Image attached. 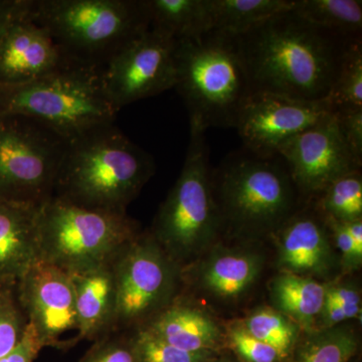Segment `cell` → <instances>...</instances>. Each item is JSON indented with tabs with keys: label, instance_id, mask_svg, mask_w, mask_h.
I'll use <instances>...</instances> for the list:
<instances>
[{
	"label": "cell",
	"instance_id": "32",
	"mask_svg": "<svg viewBox=\"0 0 362 362\" xmlns=\"http://www.w3.org/2000/svg\"><path fill=\"white\" fill-rule=\"evenodd\" d=\"M81 362H140L130 331H116L94 341Z\"/></svg>",
	"mask_w": 362,
	"mask_h": 362
},
{
	"label": "cell",
	"instance_id": "12",
	"mask_svg": "<svg viewBox=\"0 0 362 362\" xmlns=\"http://www.w3.org/2000/svg\"><path fill=\"white\" fill-rule=\"evenodd\" d=\"M16 296L44 347L71 349L66 335H73L80 342L75 289L70 274L39 259L18 281Z\"/></svg>",
	"mask_w": 362,
	"mask_h": 362
},
{
	"label": "cell",
	"instance_id": "33",
	"mask_svg": "<svg viewBox=\"0 0 362 362\" xmlns=\"http://www.w3.org/2000/svg\"><path fill=\"white\" fill-rule=\"evenodd\" d=\"M338 130L350 153L362 165V107L332 111Z\"/></svg>",
	"mask_w": 362,
	"mask_h": 362
},
{
	"label": "cell",
	"instance_id": "5",
	"mask_svg": "<svg viewBox=\"0 0 362 362\" xmlns=\"http://www.w3.org/2000/svg\"><path fill=\"white\" fill-rule=\"evenodd\" d=\"M118 109L103 82V68L68 62L26 84L0 87V114L33 119L70 142L115 122Z\"/></svg>",
	"mask_w": 362,
	"mask_h": 362
},
{
	"label": "cell",
	"instance_id": "4",
	"mask_svg": "<svg viewBox=\"0 0 362 362\" xmlns=\"http://www.w3.org/2000/svg\"><path fill=\"white\" fill-rule=\"evenodd\" d=\"M213 187L223 228L244 239L273 235L299 209V190L280 156L230 154L213 171Z\"/></svg>",
	"mask_w": 362,
	"mask_h": 362
},
{
	"label": "cell",
	"instance_id": "7",
	"mask_svg": "<svg viewBox=\"0 0 362 362\" xmlns=\"http://www.w3.org/2000/svg\"><path fill=\"white\" fill-rule=\"evenodd\" d=\"M206 132L190 126L189 144L180 177L149 230L181 270L216 246L223 230L214 199Z\"/></svg>",
	"mask_w": 362,
	"mask_h": 362
},
{
	"label": "cell",
	"instance_id": "24",
	"mask_svg": "<svg viewBox=\"0 0 362 362\" xmlns=\"http://www.w3.org/2000/svg\"><path fill=\"white\" fill-rule=\"evenodd\" d=\"M283 362H349L358 349V339L341 325L302 333Z\"/></svg>",
	"mask_w": 362,
	"mask_h": 362
},
{
	"label": "cell",
	"instance_id": "34",
	"mask_svg": "<svg viewBox=\"0 0 362 362\" xmlns=\"http://www.w3.org/2000/svg\"><path fill=\"white\" fill-rule=\"evenodd\" d=\"M325 225L329 232L330 239L337 246L341 256L343 266L347 270H356L361 267L362 262V251L357 249L354 240L345 228L344 223L334 218L323 216Z\"/></svg>",
	"mask_w": 362,
	"mask_h": 362
},
{
	"label": "cell",
	"instance_id": "13",
	"mask_svg": "<svg viewBox=\"0 0 362 362\" xmlns=\"http://www.w3.org/2000/svg\"><path fill=\"white\" fill-rule=\"evenodd\" d=\"M332 112L327 100L306 101L252 93L240 109L235 128L245 149L258 156H278L279 150Z\"/></svg>",
	"mask_w": 362,
	"mask_h": 362
},
{
	"label": "cell",
	"instance_id": "2",
	"mask_svg": "<svg viewBox=\"0 0 362 362\" xmlns=\"http://www.w3.org/2000/svg\"><path fill=\"white\" fill-rule=\"evenodd\" d=\"M154 173L153 158L108 124L68 142L52 195L89 209L126 211Z\"/></svg>",
	"mask_w": 362,
	"mask_h": 362
},
{
	"label": "cell",
	"instance_id": "14",
	"mask_svg": "<svg viewBox=\"0 0 362 362\" xmlns=\"http://www.w3.org/2000/svg\"><path fill=\"white\" fill-rule=\"evenodd\" d=\"M300 194L315 197L332 181L361 166L350 153L331 112L279 150Z\"/></svg>",
	"mask_w": 362,
	"mask_h": 362
},
{
	"label": "cell",
	"instance_id": "36",
	"mask_svg": "<svg viewBox=\"0 0 362 362\" xmlns=\"http://www.w3.org/2000/svg\"><path fill=\"white\" fill-rule=\"evenodd\" d=\"M44 349L37 331L28 323L25 335L21 342L11 352L2 357L0 362H33Z\"/></svg>",
	"mask_w": 362,
	"mask_h": 362
},
{
	"label": "cell",
	"instance_id": "3",
	"mask_svg": "<svg viewBox=\"0 0 362 362\" xmlns=\"http://www.w3.org/2000/svg\"><path fill=\"white\" fill-rule=\"evenodd\" d=\"M175 69L190 126L235 128L252 93L235 35L213 30L176 40Z\"/></svg>",
	"mask_w": 362,
	"mask_h": 362
},
{
	"label": "cell",
	"instance_id": "10",
	"mask_svg": "<svg viewBox=\"0 0 362 362\" xmlns=\"http://www.w3.org/2000/svg\"><path fill=\"white\" fill-rule=\"evenodd\" d=\"M66 145L33 119L0 114V197L35 204L49 199Z\"/></svg>",
	"mask_w": 362,
	"mask_h": 362
},
{
	"label": "cell",
	"instance_id": "38",
	"mask_svg": "<svg viewBox=\"0 0 362 362\" xmlns=\"http://www.w3.org/2000/svg\"><path fill=\"white\" fill-rule=\"evenodd\" d=\"M318 318L320 319V328H324V329L337 327L347 320L335 300L327 293H325V300H324L322 309H321Z\"/></svg>",
	"mask_w": 362,
	"mask_h": 362
},
{
	"label": "cell",
	"instance_id": "18",
	"mask_svg": "<svg viewBox=\"0 0 362 362\" xmlns=\"http://www.w3.org/2000/svg\"><path fill=\"white\" fill-rule=\"evenodd\" d=\"M40 206L0 197V285L16 286L39 261Z\"/></svg>",
	"mask_w": 362,
	"mask_h": 362
},
{
	"label": "cell",
	"instance_id": "1",
	"mask_svg": "<svg viewBox=\"0 0 362 362\" xmlns=\"http://www.w3.org/2000/svg\"><path fill=\"white\" fill-rule=\"evenodd\" d=\"M235 37L252 93L306 101L327 99L347 52L361 40L308 23L292 8Z\"/></svg>",
	"mask_w": 362,
	"mask_h": 362
},
{
	"label": "cell",
	"instance_id": "26",
	"mask_svg": "<svg viewBox=\"0 0 362 362\" xmlns=\"http://www.w3.org/2000/svg\"><path fill=\"white\" fill-rule=\"evenodd\" d=\"M314 209L321 216L339 221L362 220V177L361 169L332 181L316 195Z\"/></svg>",
	"mask_w": 362,
	"mask_h": 362
},
{
	"label": "cell",
	"instance_id": "19",
	"mask_svg": "<svg viewBox=\"0 0 362 362\" xmlns=\"http://www.w3.org/2000/svg\"><path fill=\"white\" fill-rule=\"evenodd\" d=\"M70 276L76 294L78 340L96 341L115 332L117 296L112 261Z\"/></svg>",
	"mask_w": 362,
	"mask_h": 362
},
{
	"label": "cell",
	"instance_id": "16",
	"mask_svg": "<svg viewBox=\"0 0 362 362\" xmlns=\"http://www.w3.org/2000/svg\"><path fill=\"white\" fill-rule=\"evenodd\" d=\"M273 237L281 273L315 279L329 275L334 269L337 258L329 232L313 206L298 209Z\"/></svg>",
	"mask_w": 362,
	"mask_h": 362
},
{
	"label": "cell",
	"instance_id": "28",
	"mask_svg": "<svg viewBox=\"0 0 362 362\" xmlns=\"http://www.w3.org/2000/svg\"><path fill=\"white\" fill-rule=\"evenodd\" d=\"M326 100L332 111L362 107V40H356L347 52Z\"/></svg>",
	"mask_w": 362,
	"mask_h": 362
},
{
	"label": "cell",
	"instance_id": "6",
	"mask_svg": "<svg viewBox=\"0 0 362 362\" xmlns=\"http://www.w3.org/2000/svg\"><path fill=\"white\" fill-rule=\"evenodd\" d=\"M30 16L68 61L99 68L150 26L143 0H30Z\"/></svg>",
	"mask_w": 362,
	"mask_h": 362
},
{
	"label": "cell",
	"instance_id": "21",
	"mask_svg": "<svg viewBox=\"0 0 362 362\" xmlns=\"http://www.w3.org/2000/svg\"><path fill=\"white\" fill-rule=\"evenodd\" d=\"M326 285L315 279L280 273L270 286L273 308L300 326L303 332L314 330L324 300Z\"/></svg>",
	"mask_w": 362,
	"mask_h": 362
},
{
	"label": "cell",
	"instance_id": "11",
	"mask_svg": "<svg viewBox=\"0 0 362 362\" xmlns=\"http://www.w3.org/2000/svg\"><path fill=\"white\" fill-rule=\"evenodd\" d=\"M176 40L150 25L103 66L107 95L118 110L175 87Z\"/></svg>",
	"mask_w": 362,
	"mask_h": 362
},
{
	"label": "cell",
	"instance_id": "30",
	"mask_svg": "<svg viewBox=\"0 0 362 362\" xmlns=\"http://www.w3.org/2000/svg\"><path fill=\"white\" fill-rule=\"evenodd\" d=\"M28 323L16 296V286L0 285V359L21 342Z\"/></svg>",
	"mask_w": 362,
	"mask_h": 362
},
{
	"label": "cell",
	"instance_id": "25",
	"mask_svg": "<svg viewBox=\"0 0 362 362\" xmlns=\"http://www.w3.org/2000/svg\"><path fill=\"white\" fill-rule=\"evenodd\" d=\"M292 9L313 25L361 35L362 2L358 0H294Z\"/></svg>",
	"mask_w": 362,
	"mask_h": 362
},
{
	"label": "cell",
	"instance_id": "15",
	"mask_svg": "<svg viewBox=\"0 0 362 362\" xmlns=\"http://www.w3.org/2000/svg\"><path fill=\"white\" fill-rule=\"evenodd\" d=\"M30 0L0 45V87L32 82L68 63L51 35L30 16Z\"/></svg>",
	"mask_w": 362,
	"mask_h": 362
},
{
	"label": "cell",
	"instance_id": "39",
	"mask_svg": "<svg viewBox=\"0 0 362 362\" xmlns=\"http://www.w3.org/2000/svg\"><path fill=\"white\" fill-rule=\"evenodd\" d=\"M214 362H240L235 356H218Z\"/></svg>",
	"mask_w": 362,
	"mask_h": 362
},
{
	"label": "cell",
	"instance_id": "35",
	"mask_svg": "<svg viewBox=\"0 0 362 362\" xmlns=\"http://www.w3.org/2000/svg\"><path fill=\"white\" fill-rule=\"evenodd\" d=\"M326 293L330 295L340 307L347 320L361 318V296L356 288L349 284L326 285Z\"/></svg>",
	"mask_w": 362,
	"mask_h": 362
},
{
	"label": "cell",
	"instance_id": "20",
	"mask_svg": "<svg viewBox=\"0 0 362 362\" xmlns=\"http://www.w3.org/2000/svg\"><path fill=\"white\" fill-rule=\"evenodd\" d=\"M141 328L187 351L220 354L226 346L225 330L206 312L178 297Z\"/></svg>",
	"mask_w": 362,
	"mask_h": 362
},
{
	"label": "cell",
	"instance_id": "17",
	"mask_svg": "<svg viewBox=\"0 0 362 362\" xmlns=\"http://www.w3.org/2000/svg\"><path fill=\"white\" fill-rule=\"evenodd\" d=\"M206 255L194 262L192 279L201 291L225 303L249 294L265 265L263 255L252 249L216 247Z\"/></svg>",
	"mask_w": 362,
	"mask_h": 362
},
{
	"label": "cell",
	"instance_id": "27",
	"mask_svg": "<svg viewBox=\"0 0 362 362\" xmlns=\"http://www.w3.org/2000/svg\"><path fill=\"white\" fill-rule=\"evenodd\" d=\"M252 337L277 349L283 357L292 351L303 330L273 307H259L242 321Z\"/></svg>",
	"mask_w": 362,
	"mask_h": 362
},
{
	"label": "cell",
	"instance_id": "9",
	"mask_svg": "<svg viewBox=\"0 0 362 362\" xmlns=\"http://www.w3.org/2000/svg\"><path fill=\"white\" fill-rule=\"evenodd\" d=\"M117 296L116 331L141 328L177 298L181 268L151 233H140L112 259Z\"/></svg>",
	"mask_w": 362,
	"mask_h": 362
},
{
	"label": "cell",
	"instance_id": "29",
	"mask_svg": "<svg viewBox=\"0 0 362 362\" xmlns=\"http://www.w3.org/2000/svg\"><path fill=\"white\" fill-rule=\"evenodd\" d=\"M140 362H214L220 354L192 352L178 349L144 328L130 331Z\"/></svg>",
	"mask_w": 362,
	"mask_h": 362
},
{
	"label": "cell",
	"instance_id": "8",
	"mask_svg": "<svg viewBox=\"0 0 362 362\" xmlns=\"http://www.w3.org/2000/svg\"><path fill=\"white\" fill-rule=\"evenodd\" d=\"M140 233L126 211L89 209L52 195L40 206V259L78 273L111 262Z\"/></svg>",
	"mask_w": 362,
	"mask_h": 362
},
{
	"label": "cell",
	"instance_id": "23",
	"mask_svg": "<svg viewBox=\"0 0 362 362\" xmlns=\"http://www.w3.org/2000/svg\"><path fill=\"white\" fill-rule=\"evenodd\" d=\"M294 0H209L213 30L239 35L289 11Z\"/></svg>",
	"mask_w": 362,
	"mask_h": 362
},
{
	"label": "cell",
	"instance_id": "31",
	"mask_svg": "<svg viewBox=\"0 0 362 362\" xmlns=\"http://www.w3.org/2000/svg\"><path fill=\"white\" fill-rule=\"evenodd\" d=\"M225 339L226 346L240 362H283L285 359L277 349L250 334L242 321L228 324Z\"/></svg>",
	"mask_w": 362,
	"mask_h": 362
},
{
	"label": "cell",
	"instance_id": "22",
	"mask_svg": "<svg viewBox=\"0 0 362 362\" xmlns=\"http://www.w3.org/2000/svg\"><path fill=\"white\" fill-rule=\"evenodd\" d=\"M150 25L176 40L199 37L211 26L209 0H143Z\"/></svg>",
	"mask_w": 362,
	"mask_h": 362
},
{
	"label": "cell",
	"instance_id": "37",
	"mask_svg": "<svg viewBox=\"0 0 362 362\" xmlns=\"http://www.w3.org/2000/svg\"><path fill=\"white\" fill-rule=\"evenodd\" d=\"M28 0H0V45L13 21L25 11Z\"/></svg>",
	"mask_w": 362,
	"mask_h": 362
}]
</instances>
